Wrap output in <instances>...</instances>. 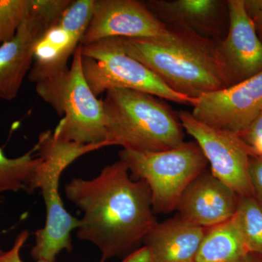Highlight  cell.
I'll list each match as a JSON object with an SVG mask.
<instances>
[{
    "mask_svg": "<svg viewBox=\"0 0 262 262\" xmlns=\"http://www.w3.org/2000/svg\"><path fill=\"white\" fill-rule=\"evenodd\" d=\"M65 194L83 212L77 237L99 248L100 262L134 249L158 224L149 187L144 180L131 178L120 160L94 179H72Z\"/></svg>",
    "mask_w": 262,
    "mask_h": 262,
    "instance_id": "cell-1",
    "label": "cell"
},
{
    "mask_svg": "<svg viewBox=\"0 0 262 262\" xmlns=\"http://www.w3.org/2000/svg\"><path fill=\"white\" fill-rule=\"evenodd\" d=\"M120 39L126 54L145 65L177 94L196 99L232 86L220 40L170 28L158 37Z\"/></svg>",
    "mask_w": 262,
    "mask_h": 262,
    "instance_id": "cell-2",
    "label": "cell"
},
{
    "mask_svg": "<svg viewBox=\"0 0 262 262\" xmlns=\"http://www.w3.org/2000/svg\"><path fill=\"white\" fill-rule=\"evenodd\" d=\"M108 146L136 151H166L184 142L178 115L156 96L113 89L102 98Z\"/></svg>",
    "mask_w": 262,
    "mask_h": 262,
    "instance_id": "cell-3",
    "label": "cell"
},
{
    "mask_svg": "<svg viewBox=\"0 0 262 262\" xmlns=\"http://www.w3.org/2000/svg\"><path fill=\"white\" fill-rule=\"evenodd\" d=\"M42 158L38 189L42 192L46 209V225L37 229L31 256L37 261L56 262L61 251H72V231L78 229L80 220L66 210L59 193L60 177L70 164L84 155L104 147L82 146L58 140L51 130L41 133L34 146Z\"/></svg>",
    "mask_w": 262,
    "mask_h": 262,
    "instance_id": "cell-4",
    "label": "cell"
},
{
    "mask_svg": "<svg viewBox=\"0 0 262 262\" xmlns=\"http://www.w3.org/2000/svg\"><path fill=\"white\" fill-rule=\"evenodd\" d=\"M81 44L70 68L36 83V91L62 119L53 131L58 140L79 145H102L106 130L102 98L90 89L82 70Z\"/></svg>",
    "mask_w": 262,
    "mask_h": 262,
    "instance_id": "cell-5",
    "label": "cell"
},
{
    "mask_svg": "<svg viewBox=\"0 0 262 262\" xmlns=\"http://www.w3.org/2000/svg\"><path fill=\"white\" fill-rule=\"evenodd\" d=\"M119 156L131 178L147 184L153 212L165 214L177 210L186 188L208 164L200 146L192 141L155 152L122 149Z\"/></svg>",
    "mask_w": 262,
    "mask_h": 262,
    "instance_id": "cell-6",
    "label": "cell"
},
{
    "mask_svg": "<svg viewBox=\"0 0 262 262\" xmlns=\"http://www.w3.org/2000/svg\"><path fill=\"white\" fill-rule=\"evenodd\" d=\"M82 70L95 96L113 89L141 91L167 101L194 106L196 99L174 92L152 71L123 51L120 37L81 45Z\"/></svg>",
    "mask_w": 262,
    "mask_h": 262,
    "instance_id": "cell-7",
    "label": "cell"
},
{
    "mask_svg": "<svg viewBox=\"0 0 262 262\" xmlns=\"http://www.w3.org/2000/svg\"><path fill=\"white\" fill-rule=\"evenodd\" d=\"M72 0H33L30 13L13 39L0 46V99L18 96L34 61L36 42L61 18Z\"/></svg>",
    "mask_w": 262,
    "mask_h": 262,
    "instance_id": "cell-8",
    "label": "cell"
},
{
    "mask_svg": "<svg viewBox=\"0 0 262 262\" xmlns=\"http://www.w3.org/2000/svg\"><path fill=\"white\" fill-rule=\"evenodd\" d=\"M184 130L194 138L213 176L241 198L253 196L249 177L250 156L238 134L198 121L188 111L178 114Z\"/></svg>",
    "mask_w": 262,
    "mask_h": 262,
    "instance_id": "cell-9",
    "label": "cell"
},
{
    "mask_svg": "<svg viewBox=\"0 0 262 262\" xmlns=\"http://www.w3.org/2000/svg\"><path fill=\"white\" fill-rule=\"evenodd\" d=\"M94 0H72L61 18L39 37L34 50L29 80L40 82L68 70L69 59L89 27Z\"/></svg>",
    "mask_w": 262,
    "mask_h": 262,
    "instance_id": "cell-10",
    "label": "cell"
},
{
    "mask_svg": "<svg viewBox=\"0 0 262 262\" xmlns=\"http://www.w3.org/2000/svg\"><path fill=\"white\" fill-rule=\"evenodd\" d=\"M192 115L210 126L239 134L262 111V72L248 80L196 98Z\"/></svg>",
    "mask_w": 262,
    "mask_h": 262,
    "instance_id": "cell-11",
    "label": "cell"
},
{
    "mask_svg": "<svg viewBox=\"0 0 262 262\" xmlns=\"http://www.w3.org/2000/svg\"><path fill=\"white\" fill-rule=\"evenodd\" d=\"M167 29L144 2L94 0L92 17L81 45L110 37H158Z\"/></svg>",
    "mask_w": 262,
    "mask_h": 262,
    "instance_id": "cell-12",
    "label": "cell"
},
{
    "mask_svg": "<svg viewBox=\"0 0 262 262\" xmlns=\"http://www.w3.org/2000/svg\"><path fill=\"white\" fill-rule=\"evenodd\" d=\"M229 24L227 35L219 46L232 85L262 72V42L244 0H227Z\"/></svg>",
    "mask_w": 262,
    "mask_h": 262,
    "instance_id": "cell-13",
    "label": "cell"
},
{
    "mask_svg": "<svg viewBox=\"0 0 262 262\" xmlns=\"http://www.w3.org/2000/svg\"><path fill=\"white\" fill-rule=\"evenodd\" d=\"M239 201L235 192L206 170L186 188L176 211L183 220L208 229L232 219Z\"/></svg>",
    "mask_w": 262,
    "mask_h": 262,
    "instance_id": "cell-14",
    "label": "cell"
},
{
    "mask_svg": "<svg viewBox=\"0 0 262 262\" xmlns=\"http://www.w3.org/2000/svg\"><path fill=\"white\" fill-rule=\"evenodd\" d=\"M153 14L168 28L190 31L203 37L222 40L229 17L223 0H148Z\"/></svg>",
    "mask_w": 262,
    "mask_h": 262,
    "instance_id": "cell-15",
    "label": "cell"
},
{
    "mask_svg": "<svg viewBox=\"0 0 262 262\" xmlns=\"http://www.w3.org/2000/svg\"><path fill=\"white\" fill-rule=\"evenodd\" d=\"M206 230L179 216L158 222L144 242L155 262H194Z\"/></svg>",
    "mask_w": 262,
    "mask_h": 262,
    "instance_id": "cell-16",
    "label": "cell"
},
{
    "mask_svg": "<svg viewBox=\"0 0 262 262\" xmlns=\"http://www.w3.org/2000/svg\"><path fill=\"white\" fill-rule=\"evenodd\" d=\"M248 253L233 216L206 229L194 262H243Z\"/></svg>",
    "mask_w": 262,
    "mask_h": 262,
    "instance_id": "cell-17",
    "label": "cell"
},
{
    "mask_svg": "<svg viewBox=\"0 0 262 262\" xmlns=\"http://www.w3.org/2000/svg\"><path fill=\"white\" fill-rule=\"evenodd\" d=\"M42 163L34 147L15 158H8L0 148V194L10 192L32 194L37 190Z\"/></svg>",
    "mask_w": 262,
    "mask_h": 262,
    "instance_id": "cell-18",
    "label": "cell"
},
{
    "mask_svg": "<svg viewBox=\"0 0 262 262\" xmlns=\"http://www.w3.org/2000/svg\"><path fill=\"white\" fill-rule=\"evenodd\" d=\"M234 219L248 253L262 256V203L253 196H241Z\"/></svg>",
    "mask_w": 262,
    "mask_h": 262,
    "instance_id": "cell-19",
    "label": "cell"
},
{
    "mask_svg": "<svg viewBox=\"0 0 262 262\" xmlns=\"http://www.w3.org/2000/svg\"><path fill=\"white\" fill-rule=\"evenodd\" d=\"M32 6L33 0H0V46L15 37Z\"/></svg>",
    "mask_w": 262,
    "mask_h": 262,
    "instance_id": "cell-20",
    "label": "cell"
},
{
    "mask_svg": "<svg viewBox=\"0 0 262 262\" xmlns=\"http://www.w3.org/2000/svg\"><path fill=\"white\" fill-rule=\"evenodd\" d=\"M238 136L247 147L250 156L262 158V111Z\"/></svg>",
    "mask_w": 262,
    "mask_h": 262,
    "instance_id": "cell-21",
    "label": "cell"
},
{
    "mask_svg": "<svg viewBox=\"0 0 262 262\" xmlns=\"http://www.w3.org/2000/svg\"><path fill=\"white\" fill-rule=\"evenodd\" d=\"M249 177L253 195L262 203V158L251 157Z\"/></svg>",
    "mask_w": 262,
    "mask_h": 262,
    "instance_id": "cell-22",
    "label": "cell"
},
{
    "mask_svg": "<svg viewBox=\"0 0 262 262\" xmlns=\"http://www.w3.org/2000/svg\"><path fill=\"white\" fill-rule=\"evenodd\" d=\"M29 237V231H21L15 237L13 247L9 251H4L0 255V262H24L20 258V252L24 245ZM36 262H46L37 261Z\"/></svg>",
    "mask_w": 262,
    "mask_h": 262,
    "instance_id": "cell-23",
    "label": "cell"
},
{
    "mask_svg": "<svg viewBox=\"0 0 262 262\" xmlns=\"http://www.w3.org/2000/svg\"><path fill=\"white\" fill-rule=\"evenodd\" d=\"M244 6L262 42V0H244Z\"/></svg>",
    "mask_w": 262,
    "mask_h": 262,
    "instance_id": "cell-24",
    "label": "cell"
},
{
    "mask_svg": "<svg viewBox=\"0 0 262 262\" xmlns=\"http://www.w3.org/2000/svg\"><path fill=\"white\" fill-rule=\"evenodd\" d=\"M122 262H155L152 253L147 246L134 250Z\"/></svg>",
    "mask_w": 262,
    "mask_h": 262,
    "instance_id": "cell-25",
    "label": "cell"
},
{
    "mask_svg": "<svg viewBox=\"0 0 262 262\" xmlns=\"http://www.w3.org/2000/svg\"><path fill=\"white\" fill-rule=\"evenodd\" d=\"M243 262H262V256L255 253H249Z\"/></svg>",
    "mask_w": 262,
    "mask_h": 262,
    "instance_id": "cell-26",
    "label": "cell"
},
{
    "mask_svg": "<svg viewBox=\"0 0 262 262\" xmlns=\"http://www.w3.org/2000/svg\"><path fill=\"white\" fill-rule=\"evenodd\" d=\"M3 252H4V251H3V250L0 249V255H1Z\"/></svg>",
    "mask_w": 262,
    "mask_h": 262,
    "instance_id": "cell-27",
    "label": "cell"
},
{
    "mask_svg": "<svg viewBox=\"0 0 262 262\" xmlns=\"http://www.w3.org/2000/svg\"><path fill=\"white\" fill-rule=\"evenodd\" d=\"M2 202H3V200H2V198H0V203H2Z\"/></svg>",
    "mask_w": 262,
    "mask_h": 262,
    "instance_id": "cell-28",
    "label": "cell"
}]
</instances>
